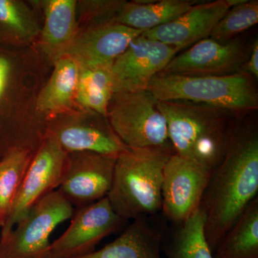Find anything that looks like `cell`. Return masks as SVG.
Instances as JSON below:
<instances>
[{"mask_svg": "<svg viewBox=\"0 0 258 258\" xmlns=\"http://www.w3.org/2000/svg\"><path fill=\"white\" fill-rule=\"evenodd\" d=\"M257 193V129L234 127L200 205L205 215V237L212 253Z\"/></svg>", "mask_w": 258, "mask_h": 258, "instance_id": "6da1fadb", "label": "cell"}, {"mask_svg": "<svg viewBox=\"0 0 258 258\" xmlns=\"http://www.w3.org/2000/svg\"><path fill=\"white\" fill-rule=\"evenodd\" d=\"M174 153L169 145L144 149L126 147L118 154L107 198L120 217L128 222L161 211L164 166Z\"/></svg>", "mask_w": 258, "mask_h": 258, "instance_id": "7a4b0ae2", "label": "cell"}, {"mask_svg": "<svg viewBox=\"0 0 258 258\" xmlns=\"http://www.w3.org/2000/svg\"><path fill=\"white\" fill-rule=\"evenodd\" d=\"M174 153L213 171L225 155L234 127L228 113L185 101H158Z\"/></svg>", "mask_w": 258, "mask_h": 258, "instance_id": "3957f363", "label": "cell"}, {"mask_svg": "<svg viewBox=\"0 0 258 258\" xmlns=\"http://www.w3.org/2000/svg\"><path fill=\"white\" fill-rule=\"evenodd\" d=\"M147 90L158 101L191 102L230 112L254 111L258 107L257 89L246 72L205 76L160 73Z\"/></svg>", "mask_w": 258, "mask_h": 258, "instance_id": "277c9868", "label": "cell"}, {"mask_svg": "<svg viewBox=\"0 0 258 258\" xmlns=\"http://www.w3.org/2000/svg\"><path fill=\"white\" fill-rule=\"evenodd\" d=\"M107 120L126 147L171 145L165 118L158 108L157 100L148 90L113 93Z\"/></svg>", "mask_w": 258, "mask_h": 258, "instance_id": "5b68a950", "label": "cell"}, {"mask_svg": "<svg viewBox=\"0 0 258 258\" xmlns=\"http://www.w3.org/2000/svg\"><path fill=\"white\" fill-rule=\"evenodd\" d=\"M74 208L58 190L29 209L9 235L1 239L0 258H44L51 232L74 216Z\"/></svg>", "mask_w": 258, "mask_h": 258, "instance_id": "8992f818", "label": "cell"}, {"mask_svg": "<svg viewBox=\"0 0 258 258\" xmlns=\"http://www.w3.org/2000/svg\"><path fill=\"white\" fill-rule=\"evenodd\" d=\"M212 170L178 155L171 154L163 174L161 212L175 225L189 218L201 205Z\"/></svg>", "mask_w": 258, "mask_h": 258, "instance_id": "52a82bcc", "label": "cell"}, {"mask_svg": "<svg viewBox=\"0 0 258 258\" xmlns=\"http://www.w3.org/2000/svg\"><path fill=\"white\" fill-rule=\"evenodd\" d=\"M108 198L76 209L67 230L50 243L44 258H77L96 250L97 244L126 225Z\"/></svg>", "mask_w": 258, "mask_h": 258, "instance_id": "ba28073f", "label": "cell"}, {"mask_svg": "<svg viewBox=\"0 0 258 258\" xmlns=\"http://www.w3.org/2000/svg\"><path fill=\"white\" fill-rule=\"evenodd\" d=\"M68 153L57 140L47 134L37 149L13 208L2 232L7 237L29 209L47 194L59 187L63 178Z\"/></svg>", "mask_w": 258, "mask_h": 258, "instance_id": "9c48e42d", "label": "cell"}, {"mask_svg": "<svg viewBox=\"0 0 258 258\" xmlns=\"http://www.w3.org/2000/svg\"><path fill=\"white\" fill-rule=\"evenodd\" d=\"M116 157L97 153H69L58 191L76 209L107 198Z\"/></svg>", "mask_w": 258, "mask_h": 258, "instance_id": "30bf717a", "label": "cell"}, {"mask_svg": "<svg viewBox=\"0 0 258 258\" xmlns=\"http://www.w3.org/2000/svg\"><path fill=\"white\" fill-rule=\"evenodd\" d=\"M175 47L139 35L111 66L114 93L147 90L154 76L176 55Z\"/></svg>", "mask_w": 258, "mask_h": 258, "instance_id": "8fae6325", "label": "cell"}, {"mask_svg": "<svg viewBox=\"0 0 258 258\" xmlns=\"http://www.w3.org/2000/svg\"><path fill=\"white\" fill-rule=\"evenodd\" d=\"M249 50L239 40L218 42L208 37L176 55L161 73L181 76H226L239 73Z\"/></svg>", "mask_w": 258, "mask_h": 258, "instance_id": "7c38bea8", "label": "cell"}, {"mask_svg": "<svg viewBox=\"0 0 258 258\" xmlns=\"http://www.w3.org/2000/svg\"><path fill=\"white\" fill-rule=\"evenodd\" d=\"M143 32L113 20L94 24L79 32L67 56L74 59L80 67L111 66Z\"/></svg>", "mask_w": 258, "mask_h": 258, "instance_id": "4fadbf2b", "label": "cell"}, {"mask_svg": "<svg viewBox=\"0 0 258 258\" xmlns=\"http://www.w3.org/2000/svg\"><path fill=\"white\" fill-rule=\"evenodd\" d=\"M230 9L227 0L197 3L178 18L144 32L142 35L179 51L208 38L217 24Z\"/></svg>", "mask_w": 258, "mask_h": 258, "instance_id": "5bb4252c", "label": "cell"}, {"mask_svg": "<svg viewBox=\"0 0 258 258\" xmlns=\"http://www.w3.org/2000/svg\"><path fill=\"white\" fill-rule=\"evenodd\" d=\"M76 118L57 120L47 130L64 152H90L117 157L126 148L108 120Z\"/></svg>", "mask_w": 258, "mask_h": 258, "instance_id": "9a60e30c", "label": "cell"}, {"mask_svg": "<svg viewBox=\"0 0 258 258\" xmlns=\"http://www.w3.org/2000/svg\"><path fill=\"white\" fill-rule=\"evenodd\" d=\"M77 1L43 0L44 25L40 32L42 52L52 63L66 57L77 37Z\"/></svg>", "mask_w": 258, "mask_h": 258, "instance_id": "2e32d148", "label": "cell"}, {"mask_svg": "<svg viewBox=\"0 0 258 258\" xmlns=\"http://www.w3.org/2000/svg\"><path fill=\"white\" fill-rule=\"evenodd\" d=\"M148 218L132 220L113 242L77 258H161L164 235Z\"/></svg>", "mask_w": 258, "mask_h": 258, "instance_id": "e0dca14e", "label": "cell"}, {"mask_svg": "<svg viewBox=\"0 0 258 258\" xmlns=\"http://www.w3.org/2000/svg\"><path fill=\"white\" fill-rule=\"evenodd\" d=\"M54 64L50 79L36 100L38 114L53 118L72 109L76 105V91L80 66L74 59L66 56Z\"/></svg>", "mask_w": 258, "mask_h": 258, "instance_id": "ac0fdd59", "label": "cell"}, {"mask_svg": "<svg viewBox=\"0 0 258 258\" xmlns=\"http://www.w3.org/2000/svg\"><path fill=\"white\" fill-rule=\"evenodd\" d=\"M198 2L189 0L123 2L113 21L146 32L174 20Z\"/></svg>", "mask_w": 258, "mask_h": 258, "instance_id": "d6986e66", "label": "cell"}, {"mask_svg": "<svg viewBox=\"0 0 258 258\" xmlns=\"http://www.w3.org/2000/svg\"><path fill=\"white\" fill-rule=\"evenodd\" d=\"M213 255L214 258H258V198L224 236Z\"/></svg>", "mask_w": 258, "mask_h": 258, "instance_id": "ffe728a7", "label": "cell"}, {"mask_svg": "<svg viewBox=\"0 0 258 258\" xmlns=\"http://www.w3.org/2000/svg\"><path fill=\"white\" fill-rule=\"evenodd\" d=\"M111 66L80 67L76 91V104L106 119L108 106L114 93Z\"/></svg>", "mask_w": 258, "mask_h": 258, "instance_id": "44dd1931", "label": "cell"}, {"mask_svg": "<svg viewBox=\"0 0 258 258\" xmlns=\"http://www.w3.org/2000/svg\"><path fill=\"white\" fill-rule=\"evenodd\" d=\"M205 212L200 208L176 225L170 240L162 244L166 258H214L205 237Z\"/></svg>", "mask_w": 258, "mask_h": 258, "instance_id": "7402d4cb", "label": "cell"}, {"mask_svg": "<svg viewBox=\"0 0 258 258\" xmlns=\"http://www.w3.org/2000/svg\"><path fill=\"white\" fill-rule=\"evenodd\" d=\"M35 152L11 149L0 160V225L3 227Z\"/></svg>", "mask_w": 258, "mask_h": 258, "instance_id": "603a6c76", "label": "cell"}, {"mask_svg": "<svg viewBox=\"0 0 258 258\" xmlns=\"http://www.w3.org/2000/svg\"><path fill=\"white\" fill-rule=\"evenodd\" d=\"M0 25L23 42L32 41L41 30L28 5L13 0H0Z\"/></svg>", "mask_w": 258, "mask_h": 258, "instance_id": "cb8c5ba5", "label": "cell"}, {"mask_svg": "<svg viewBox=\"0 0 258 258\" xmlns=\"http://www.w3.org/2000/svg\"><path fill=\"white\" fill-rule=\"evenodd\" d=\"M258 23L257 0H244L231 8L212 30L210 38L225 42Z\"/></svg>", "mask_w": 258, "mask_h": 258, "instance_id": "d4e9b609", "label": "cell"}, {"mask_svg": "<svg viewBox=\"0 0 258 258\" xmlns=\"http://www.w3.org/2000/svg\"><path fill=\"white\" fill-rule=\"evenodd\" d=\"M124 1L119 0H88L77 3L83 18L93 22V25L113 20L115 13Z\"/></svg>", "mask_w": 258, "mask_h": 258, "instance_id": "484cf974", "label": "cell"}, {"mask_svg": "<svg viewBox=\"0 0 258 258\" xmlns=\"http://www.w3.org/2000/svg\"><path fill=\"white\" fill-rule=\"evenodd\" d=\"M247 74L254 79L258 78V42L256 39L251 47L250 53L245 63Z\"/></svg>", "mask_w": 258, "mask_h": 258, "instance_id": "4316f807", "label": "cell"}, {"mask_svg": "<svg viewBox=\"0 0 258 258\" xmlns=\"http://www.w3.org/2000/svg\"><path fill=\"white\" fill-rule=\"evenodd\" d=\"M11 66L9 60L0 56V98L4 93L9 80Z\"/></svg>", "mask_w": 258, "mask_h": 258, "instance_id": "83f0119b", "label": "cell"}]
</instances>
